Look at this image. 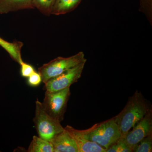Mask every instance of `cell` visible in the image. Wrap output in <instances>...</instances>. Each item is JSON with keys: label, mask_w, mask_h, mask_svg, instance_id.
Listing matches in <instances>:
<instances>
[{"label": "cell", "mask_w": 152, "mask_h": 152, "mask_svg": "<svg viewBox=\"0 0 152 152\" xmlns=\"http://www.w3.org/2000/svg\"><path fill=\"white\" fill-rule=\"evenodd\" d=\"M81 131L87 140L106 150L121 138V134L114 118Z\"/></svg>", "instance_id": "2"}, {"label": "cell", "mask_w": 152, "mask_h": 152, "mask_svg": "<svg viewBox=\"0 0 152 152\" xmlns=\"http://www.w3.org/2000/svg\"><path fill=\"white\" fill-rule=\"evenodd\" d=\"M152 134V110L150 108L143 118L122 138L132 149L143 139Z\"/></svg>", "instance_id": "7"}, {"label": "cell", "mask_w": 152, "mask_h": 152, "mask_svg": "<svg viewBox=\"0 0 152 152\" xmlns=\"http://www.w3.org/2000/svg\"><path fill=\"white\" fill-rule=\"evenodd\" d=\"M64 129L73 138L78 152H106L105 149L96 143L87 140L81 130L76 129L69 125Z\"/></svg>", "instance_id": "8"}, {"label": "cell", "mask_w": 152, "mask_h": 152, "mask_svg": "<svg viewBox=\"0 0 152 152\" xmlns=\"http://www.w3.org/2000/svg\"><path fill=\"white\" fill-rule=\"evenodd\" d=\"M28 152H54L53 145L50 141L41 138L39 137L34 136L31 142Z\"/></svg>", "instance_id": "13"}, {"label": "cell", "mask_w": 152, "mask_h": 152, "mask_svg": "<svg viewBox=\"0 0 152 152\" xmlns=\"http://www.w3.org/2000/svg\"><path fill=\"white\" fill-rule=\"evenodd\" d=\"M41 82H42V79L40 75L35 71L28 77V84L31 86H37L40 84Z\"/></svg>", "instance_id": "17"}, {"label": "cell", "mask_w": 152, "mask_h": 152, "mask_svg": "<svg viewBox=\"0 0 152 152\" xmlns=\"http://www.w3.org/2000/svg\"><path fill=\"white\" fill-rule=\"evenodd\" d=\"M33 121L39 137L48 141L64 129L61 122L47 113L43 107L42 103L38 99L36 102Z\"/></svg>", "instance_id": "4"}, {"label": "cell", "mask_w": 152, "mask_h": 152, "mask_svg": "<svg viewBox=\"0 0 152 152\" xmlns=\"http://www.w3.org/2000/svg\"><path fill=\"white\" fill-rule=\"evenodd\" d=\"M23 44L21 42H10L0 37V46L8 53L11 58L20 65L23 62L22 58L21 49Z\"/></svg>", "instance_id": "11"}, {"label": "cell", "mask_w": 152, "mask_h": 152, "mask_svg": "<svg viewBox=\"0 0 152 152\" xmlns=\"http://www.w3.org/2000/svg\"><path fill=\"white\" fill-rule=\"evenodd\" d=\"M132 151L134 152H152V134L138 143L132 148Z\"/></svg>", "instance_id": "15"}, {"label": "cell", "mask_w": 152, "mask_h": 152, "mask_svg": "<svg viewBox=\"0 0 152 152\" xmlns=\"http://www.w3.org/2000/svg\"><path fill=\"white\" fill-rule=\"evenodd\" d=\"M86 61L83 62L58 75L50 79L45 83L44 87L46 91L54 92L70 88L71 85L77 82L81 77Z\"/></svg>", "instance_id": "6"}, {"label": "cell", "mask_w": 152, "mask_h": 152, "mask_svg": "<svg viewBox=\"0 0 152 152\" xmlns=\"http://www.w3.org/2000/svg\"><path fill=\"white\" fill-rule=\"evenodd\" d=\"M50 142L53 145L54 152H78L73 138L65 129Z\"/></svg>", "instance_id": "9"}, {"label": "cell", "mask_w": 152, "mask_h": 152, "mask_svg": "<svg viewBox=\"0 0 152 152\" xmlns=\"http://www.w3.org/2000/svg\"><path fill=\"white\" fill-rule=\"evenodd\" d=\"M132 149L128 146L122 138L112 144L106 149V152H132Z\"/></svg>", "instance_id": "16"}, {"label": "cell", "mask_w": 152, "mask_h": 152, "mask_svg": "<svg viewBox=\"0 0 152 152\" xmlns=\"http://www.w3.org/2000/svg\"><path fill=\"white\" fill-rule=\"evenodd\" d=\"M70 94V88L54 92L46 91L42 103L43 107L50 116L61 122L64 120Z\"/></svg>", "instance_id": "5"}, {"label": "cell", "mask_w": 152, "mask_h": 152, "mask_svg": "<svg viewBox=\"0 0 152 152\" xmlns=\"http://www.w3.org/2000/svg\"><path fill=\"white\" fill-rule=\"evenodd\" d=\"M82 0H55L51 15H64L73 11Z\"/></svg>", "instance_id": "12"}, {"label": "cell", "mask_w": 152, "mask_h": 152, "mask_svg": "<svg viewBox=\"0 0 152 152\" xmlns=\"http://www.w3.org/2000/svg\"><path fill=\"white\" fill-rule=\"evenodd\" d=\"M33 8L32 0H0V14Z\"/></svg>", "instance_id": "10"}, {"label": "cell", "mask_w": 152, "mask_h": 152, "mask_svg": "<svg viewBox=\"0 0 152 152\" xmlns=\"http://www.w3.org/2000/svg\"><path fill=\"white\" fill-rule=\"evenodd\" d=\"M21 74L23 77H28L35 72L32 66L23 62L20 64Z\"/></svg>", "instance_id": "18"}, {"label": "cell", "mask_w": 152, "mask_h": 152, "mask_svg": "<svg viewBox=\"0 0 152 152\" xmlns=\"http://www.w3.org/2000/svg\"><path fill=\"white\" fill-rule=\"evenodd\" d=\"M85 61H87V59L82 51L67 58L58 57L40 67L38 72L40 75L42 82L45 84L50 79Z\"/></svg>", "instance_id": "3"}, {"label": "cell", "mask_w": 152, "mask_h": 152, "mask_svg": "<svg viewBox=\"0 0 152 152\" xmlns=\"http://www.w3.org/2000/svg\"><path fill=\"white\" fill-rule=\"evenodd\" d=\"M55 0H32L34 8H36L46 15H51Z\"/></svg>", "instance_id": "14"}, {"label": "cell", "mask_w": 152, "mask_h": 152, "mask_svg": "<svg viewBox=\"0 0 152 152\" xmlns=\"http://www.w3.org/2000/svg\"><path fill=\"white\" fill-rule=\"evenodd\" d=\"M149 109L141 93L137 90L129 99L121 112L114 117L121 138L143 118Z\"/></svg>", "instance_id": "1"}]
</instances>
